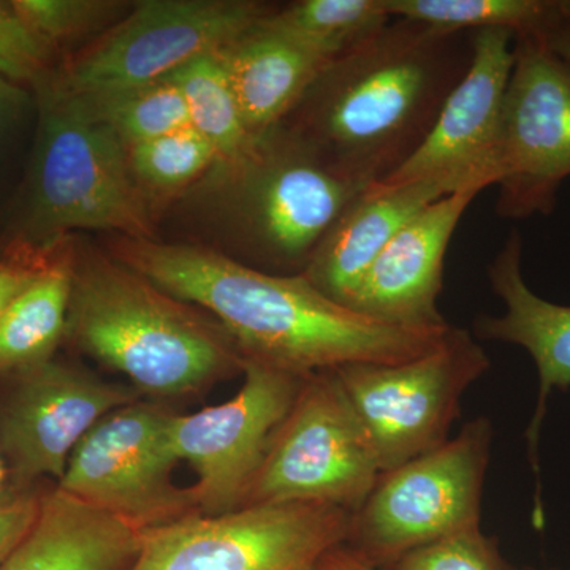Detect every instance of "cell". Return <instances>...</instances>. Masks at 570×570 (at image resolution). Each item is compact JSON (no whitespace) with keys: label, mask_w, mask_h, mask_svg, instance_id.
I'll return each mask as SVG.
<instances>
[{"label":"cell","mask_w":570,"mask_h":570,"mask_svg":"<svg viewBox=\"0 0 570 570\" xmlns=\"http://www.w3.org/2000/svg\"><path fill=\"white\" fill-rule=\"evenodd\" d=\"M524 570H534V569H531V568H527V569H524Z\"/></svg>","instance_id":"cell-37"},{"label":"cell","mask_w":570,"mask_h":570,"mask_svg":"<svg viewBox=\"0 0 570 570\" xmlns=\"http://www.w3.org/2000/svg\"><path fill=\"white\" fill-rule=\"evenodd\" d=\"M513 43L515 36L508 29L472 31V61L466 73L450 92L423 145L381 184L438 179L456 190L497 186L499 135L513 67Z\"/></svg>","instance_id":"cell-14"},{"label":"cell","mask_w":570,"mask_h":570,"mask_svg":"<svg viewBox=\"0 0 570 570\" xmlns=\"http://www.w3.org/2000/svg\"><path fill=\"white\" fill-rule=\"evenodd\" d=\"M51 48L18 17L13 6L0 2V77L37 86L50 71Z\"/></svg>","instance_id":"cell-29"},{"label":"cell","mask_w":570,"mask_h":570,"mask_svg":"<svg viewBox=\"0 0 570 570\" xmlns=\"http://www.w3.org/2000/svg\"><path fill=\"white\" fill-rule=\"evenodd\" d=\"M0 411V448L20 483L62 479L81 439L115 409L137 401V390L82 367L50 362L18 374Z\"/></svg>","instance_id":"cell-15"},{"label":"cell","mask_w":570,"mask_h":570,"mask_svg":"<svg viewBox=\"0 0 570 570\" xmlns=\"http://www.w3.org/2000/svg\"><path fill=\"white\" fill-rule=\"evenodd\" d=\"M493 426L479 417L441 448L382 472L352 513L344 547L374 569L480 528Z\"/></svg>","instance_id":"cell-6"},{"label":"cell","mask_w":570,"mask_h":570,"mask_svg":"<svg viewBox=\"0 0 570 570\" xmlns=\"http://www.w3.org/2000/svg\"><path fill=\"white\" fill-rule=\"evenodd\" d=\"M328 61L354 50L393 20L384 0H299L266 18Z\"/></svg>","instance_id":"cell-24"},{"label":"cell","mask_w":570,"mask_h":570,"mask_svg":"<svg viewBox=\"0 0 570 570\" xmlns=\"http://www.w3.org/2000/svg\"><path fill=\"white\" fill-rule=\"evenodd\" d=\"M351 510L316 502L247 505L140 531L129 570H317L344 546Z\"/></svg>","instance_id":"cell-8"},{"label":"cell","mask_w":570,"mask_h":570,"mask_svg":"<svg viewBox=\"0 0 570 570\" xmlns=\"http://www.w3.org/2000/svg\"><path fill=\"white\" fill-rule=\"evenodd\" d=\"M489 367L478 341L452 326L438 346L407 362L356 363L333 371L381 472H387L449 441L461 397Z\"/></svg>","instance_id":"cell-7"},{"label":"cell","mask_w":570,"mask_h":570,"mask_svg":"<svg viewBox=\"0 0 570 570\" xmlns=\"http://www.w3.org/2000/svg\"><path fill=\"white\" fill-rule=\"evenodd\" d=\"M55 250L48 255L10 250L9 257L6 261H0V316L10 306V303L32 283L33 277L39 275L40 269L47 265Z\"/></svg>","instance_id":"cell-31"},{"label":"cell","mask_w":570,"mask_h":570,"mask_svg":"<svg viewBox=\"0 0 570 570\" xmlns=\"http://www.w3.org/2000/svg\"><path fill=\"white\" fill-rule=\"evenodd\" d=\"M550 47L570 62V22L562 21L549 37Z\"/></svg>","instance_id":"cell-34"},{"label":"cell","mask_w":570,"mask_h":570,"mask_svg":"<svg viewBox=\"0 0 570 570\" xmlns=\"http://www.w3.org/2000/svg\"><path fill=\"white\" fill-rule=\"evenodd\" d=\"M266 18L219 50L247 132L255 141L285 121L332 62Z\"/></svg>","instance_id":"cell-19"},{"label":"cell","mask_w":570,"mask_h":570,"mask_svg":"<svg viewBox=\"0 0 570 570\" xmlns=\"http://www.w3.org/2000/svg\"><path fill=\"white\" fill-rule=\"evenodd\" d=\"M41 498H0V562L26 538L40 512Z\"/></svg>","instance_id":"cell-30"},{"label":"cell","mask_w":570,"mask_h":570,"mask_svg":"<svg viewBox=\"0 0 570 570\" xmlns=\"http://www.w3.org/2000/svg\"><path fill=\"white\" fill-rule=\"evenodd\" d=\"M171 415L140 401L115 409L81 439L58 489L138 531L198 513L193 491L174 482Z\"/></svg>","instance_id":"cell-11"},{"label":"cell","mask_w":570,"mask_h":570,"mask_svg":"<svg viewBox=\"0 0 570 570\" xmlns=\"http://www.w3.org/2000/svg\"><path fill=\"white\" fill-rule=\"evenodd\" d=\"M392 570H510L497 540L480 528L411 551Z\"/></svg>","instance_id":"cell-28"},{"label":"cell","mask_w":570,"mask_h":570,"mask_svg":"<svg viewBox=\"0 0 570 570\" xmlns=\"http://www.w3.org/2000/svg\"><path fill=\"white\" fill-rule=\"evenodd\" d=\"M561 9L564 20L570 22V0H561Z\"/></svg>","instance_id":"cell-35"},{"label":"cell","mask_w":570,"mask_h":570,"mask_svg":"<svg viewBox=\"0 0 570 570\" xmlns=\"http://www.w3.org/2000/svg\"><path fill=\"white\" fill-rule=\"evenodd\" d=\"M228 257L273 275H303L337 217L367 186L335 170L279 124L202 179Z\"/></svg>","instance_id":"cell-4"},{"label":"cell","mask_w":570,"mask_h":570,"mask_svg":"<svg viewBox=\"0 0 570 570\" xmlns=\"http://www.w3.org/2000/svg\"><path fill=\"white\" fill-rule=\"evenodd\" d=\"M459 193L452 184L426 179L370 184L337 217L303 275L317 291L347 306L379 254L428 205Z\"/></svg>","instance_id":"cell-18"},{"label":"cell","mask_w":570,"mask_h":570,"mask_svg":"<svg viewBox=\"0 0 570 570\" xmlns=\"http://www.w3.org/2000/svg\"><path fill=\"white\" fill-rule=\"evenodd\" d=\"M77 245L67 238L0 316V374L50 362L67 335Z\"/></svg>","instance_id":"cell-21"},{"label":"cell","mask_w":570,"mask_h":570,"mask_svg":"<svg viewBox=\"0 0 570 570\" xmlns=\"http://www.w3.org/2000/svg\"><path fill=\"white\" fill-rule=\"evenodd\" d=\"M135 183L149 205L189 193L219 163L212 142L194 127L126 146Z\"/></svg>","instance_id":"cell-25"},{"label":"cell","mask_w":570,"mask_h":570,"mask_svg":"<svg viewBox=\"0 0 570 570\" xmlns=\"http://www.w3.org/2000/svg\"><path fill=\"white\" fill-rule=\"evenodd\" d=\"M497 213L549 216L570 178V62L546 37H515L501 135Z\"/></svg>","instance_id":"cell-12"},{"label":"cell","mask_w":570,"mask_h":570,"mask_svg":"<svg viewBox=\"0 0 570 570\" xmlns=\"http://www.w3.org/2000/svg\"><path fill=\"white\" fill-rule=\"evenodd\" d=\"M3 479H6V471H3L2 461H0V489H2Z\"/></svg>","instance_id":"cell-36"},{"label":"cell","mask_w":570,"mask_h":570,"mask_svg":"<svg viewBox=\"0 0 570 570\" xmlns=\"http://www.w3.org/2000/svg\"><path fill=\"white\" fill-rule=\"evenodd\" d=\"M67 335L138 393L178 397L242 371L223 326L111 255L77 246Z\"/></svg>","instance_id":"cell-3"},{"label":"cell","mask_w":570,"mask_h":570,"mask_svg":"<svg viewBox=\"0 0 570 570\" xmlns=\"http://www.w3.org/2000/svg\"><path fill=\"white\" fill-rule=\"evenodd\" d=\"M471 61L472 31L393 18L333 59L281 124L341 175L381 183L426 140Z\"/></svg>","instance_id":"cell-2"},{"label":"cell","mask_w":570,"mask_h":570,"mask_svg":"<svg viewBox=\"0 0 570 570\" xmlns=\"http://www.w3.org/2000/svg\"><path fill=\"white\" fill-rule=\"evenodd\" d=\"M18 17L47 47L82 39L110 24L126 3L110 0H13Z\"/></svg>","instance_id":"cell-27"},{"label":"cell","mask_w":570,"mask_h":570,"mask_svg":"<svg viewBox=\"0 0 570 570\" xmlns=\"http://www.w3.org/2000/svg\"><path fill=\"white\" fill-rule=\"evenodd\" d=\"M111 257L179 302L208 311L243 356L298 376L407 362L452 328L376 321L328 298L305 275L261 272L205 246L118 236Z\"/></svg>","instance_id":"cell-1"},{"label":"cell","mask_w":570,"mask_h":570,"mask_svg":"<svg viewBox=\"0 0 570 570\" xmlns=\"http://www.w3.org/2000/svg\"><path fill=\"white\" fill-rule=\"evenodd\" d=\"M138 546L140 531L58 489L0 570H129Z\"/></svg>","instance_id":"cell-20"},{"label":"cell","mask_w":570,"mask_h":570,"mask_svg":"<svg viewBox=\"0 0 570 570\" xmlns=\"http://www.w3.org/2000/svg\"><path fill=\"white\" fill-rule=\"evenodd\" d=\"M390 17L442 31L508 29L549 39L564 21L561 0H384Z\"/></svg>","instance_id":"cell-22"},{"label":"cell","mask_w":570,"mask_h":570,"mask_svg":"<svg viewBox=\"0 0 570 570\" xmlns=\"http://www.w3.org/2000/svg\"><path fill=\"white\" fill-rule=\"evenodd\" d=\"M317 570H377L374 569L373 566L366 564L365 561L360 560L358 557H355L351 550H347L346 547L341 546L337 549L330 551L326 553L324 558H322L321 564H318Z\"/></svg>","instance_id":"cell-32"},{"label":"cell","mask_w":570,"mask_h":570,"mask_svg":"<svg viewBox=\"0 0 570 570\" xmlns=\"http://www.w3.org/2000/svg\"><path fill=\"white\" fill-rule=\"evenodd\" d=\"M482 193L463 189L428 205L397 232L360 281L348 307L407 328L449 325L438 309L450 239L469 205Z\"/></svg>","instance_id":"cell-16"},{"label":"cell","mask_w":570,"mask_h":570,"mask_svg":"<svg viewBox=\"0 0 570 570\" xmlns=\"http://www.w3.org/2000/svg\"><path fill=\"white\" fill-rule=\"evenodd\" d=\"M523 236L513 228L489 265L491 291L504 305L501 316H480L474 324L479 340L501 341L523 347L539 373V396L528 425V459L535 478L534 520L542 528L539 441L553 390L570 387V306L557 305L535 294L523 275Z\"/></svg>","instance_id":"cell-17"},{"label":"cell","mask_w":570,"mask_h":570,"mask_svg":"<svg viewBox=\"0 0 570 570\" xmlns=\"http://www.w3.org/2000/svg\"><path fill=\"white\" fill-rule=\"evenodd\" d=\"M276 7L253 0H146L71 58L52 81L78 96L163 80L223 50Z\"/></svg>","instance_id":"cell-10"},{"label":"cell","mask_w":570,"mask_h":570,"mask_svg":"<svg viewBox=\"0 0 570 570\" xmlns=\"http://www.w3.org/2000/svg\"><path fill=\"white\" fill-rule=\"evenodd\" d=\"M181 89L190 126L212 142L219 163H234L255 140L247 132L219 51L198 56L170 75Z\"/></svg>","instance_id":"cell-23"},{"label":"cell","mask_w":570,"mask_h":570,"mask_svg":"<svg viewBox=\"0 0 570 570\" xmlns=\"http://www.w3.org/2000/svg\"><path fill=\"white\" fill-rule=\"evenodd\" d=\"M80 97L126 146L193 127L181 89L170 75L132 88Z\"/></svg>","instance_id":"cell-26"},{"label":"cell","mask_w":570,"mask_h":570,"mask_svg":"<svg viewBox=\"0 0 570 570\" xmlns=\"http://www.w3.org/2000/svg\"><path fill=\"white\" fill-rule=\"evenodd\" d=\"M242 389L232 400L190 415H171L168 441L197 474L193 491L202 515L234 512L264 463L303 379L243 356Z\"/></svg>","instance_id":"cell-13"},{"label":"cell","mask_w":570,"mask_h":570,"mask_svg":"<svg viewBox=\"0 0 570 570\" xmlns=\"http://www.w3.org/2000/svg\"><path fill=\"white\" fill-rule=\"evenodd\" d=\"M22 96L24 94H22L17 82L0 77V126L9 118L14 108L20 107Z\"/></svg>","instance_id":"cell-33"},{"label":"cell","mask_w":570,"mask_h":570,"mask_svg":"<svg viewBox=\"0 0 570 570\" xmlns=\"http://www.w3.org/2000/svg\"><path fill=\"white\" fill-rule=\"evenodd\" d=\"M381 474L335 371H321L303 379L242 508L316 502L354 513Z\"/></svg>","instance_id":"cell-9"},{"label":"cell","mask_w":570,"mask_h":570,"mask_svg":"<svg viewBox=\"0 0 570 570\" xmlns=\"http://www.w3.org/2000/svg\"><path fill=\"white\" fill-rule=\"evenodd\" d=\"M36 89L39 135L21 230L10 250L48 255L77 230L153 239V206L130 174L126 145L51 73Z\"/></svg>","instance_id":"cell-5"}]
</instances>
